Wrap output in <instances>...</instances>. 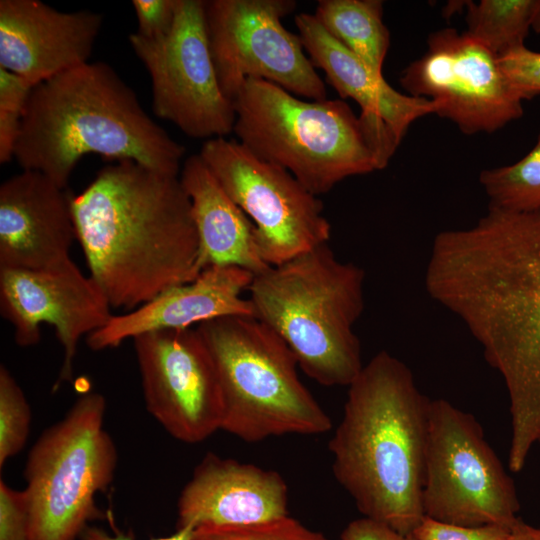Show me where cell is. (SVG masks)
Listing matches in <instances>:
<instances>
[{"label":"cell","instance_id":"obj_1","mask_svg":"<svg viewBox=\"0 0 540 540\" xmlns=\"http://www.w3.org/2000/svg\"><path fill=\"white\" fill-rule=\"evenodd\" d=\"M425 287L462 321L503 378L508 466L520 472L540 434V210L488 208L474 225L437 234Z\"/></svg>","mask_w":540,"mask_h":540},{"label":"cell","instance_id":"obj_2","mask_svg":"<svg viewBox=\"0 0 540 540\" xmlns=\"http://www.w3.org/2000/svg\"><path fill=\"white\" fill-rule=\"evenodd\" d=\"M89 275L126 312L194 280L199 241L179 176L131 160L102 167L72 199Z\"/></svg>","mask_w":540,"mask_h":540},{"label":"cell","instance_id":"obj_3","mask_svg":"<svg viewBox=\"0 0 540 540\" xmlns=\"http://www.w3.org/2000/svg\"><path fill=\"white\" fill-rule=\"evenodd\" d=\"M429 404L408 366L382 350L348 386L328 445L333 474L363 517L403 535L425 517Z\"/></svg>","mask_w":540,"mask_h":540},{"label":"cell","instance_id":"obj_4","mask_svg":"<svg viewBox=\"0 0 540 540\" xmlns=\"http://www.w3.org/2000/svg\"><path fill=\"white\" fill-rule=\"evenodd\" d=\"M91 153L178 176L185 147L144 111L110 65L89 61L32 88L14 158L22 170L68 188L74 168Z\"/></svg>","mask_w":540,"mask_h":540},{"label":"cell","instance_id":"obj_5","mask_svg":"<svg viewBox=\"0 0 540 540\" xmlns=\"http://www.w3.org/2000/svg\"><path fill=\"white\" fill-rule=\"evenodd\" d=\"M232 102L238 141L316 196L384 169L401 142L381 118L357 116L343 99L304 101L263 79H246Z\"/></svg>","mask_w":540,"mask_h":540},{"label":"cell","instance_id":"obj_6","mask_svg":"<svg viewBox=\"0 0 540 540\" xmlns=\"http://www.w3.org/2000/svg\"><path fill=\"white\" fill-rule=\"evenodd\" d=\"M365 272L327 244L255 275L248 299L257 319L323 386H349L363 368L354 325L364 310Z\"/></svg>","mask_w":540,"mask_h":540},{"label":"cell","instance_id":"obj_7","mask_svg":"<svg viewBox=\"0 0 540 540\" xmlns=\"http://www.w3.org/2000/svg\"><path fill=\"white\" fill-rule=\"evenodd\" d=\"M213 360L224 430L258 442L286 434L318 435L332 422L297 373L287 344L253 316H223L196 326Z\"/></svg>","mask_w":540,"mask_h":540},{"label":"cell","instance_id":"obj_8","mask_svg":"<svg viewBox=\"0 0 540 540\" xmlns=\"http://www.w3.org/2000/svg\"><path fill=\"white\" fill-rule=\"evenodd\" d=\"M105 410L102 394L81 396L30 449L24 491L31 540H77L100 517L95 496L111 484L118 463Z\"/></svg>","mask_w":540,"mask_h":540},{"label":"cell","instance_id":"obj_9","mask_svg":"<svg viewBox=\"0 0 540 540\" xmlns=\"http://www.w3.org/2000/svg\"><path fill=\"white\" fill-rule=\"evenodd\" d=\"M424 516L455 525L511 529L520 503L513 480L474 416L444 399L430 400Z\"/></svg>","mask_w":540,"mask_h":540},{"label":"cell","instance_id":"obj_10","mask_svg":"<svg viewBox=\"0 0 540 540\" xmlns=\"http://www.w3.org/2000/svg\"><path fill=\"white\" fill-rule=\"evenodd\" d=\"M199 155L255 225L259 252L268 265L327 244L331 226L322 201L288 170L225 137L206 140Z\"/></svg>","mask_w":540,"mask_h":540},{"label":"cell","instance_id":"obj_11","mask_svg":"<svg viewBox=\"0 0 540 540\" xmlns=\"http://www.w3.org/2000/svg\"><path fill=\"white\" fill-rule=\"evenodd\" d=\"M295 8L293 0L205 1L211 55L229 100L248 78L272 82L312 101L327 99L325 83L299 35L281 22Z\"/></svg>","mask_w":540,"mask_h":540},{"label":"cell","instance_id":"obj_12","mask_svg":"<svg viewBox=\"0 0 540 540\" xmlns=\"http://www.w3.org/2000/svg\"><path fill=\"white\" fill-rule=\"evenodd\" d=\"M152 83L154 114L193 138L233 132L235 109L223 93L211 55L205 1L178 0L171 31L156 39L129 35Z\"/></svg>","mask_w":540,"mask_h":540},{"label":"cell","instance_id":"obj_13","mask_svg":"<svg viewBox=\"0 0 540 540\" xmlns=\"http://www.w3.org/2000/svg\"><path fill=\"white\" fill-rule=\"evenodd\" d=\"M427 44L401 73L409 95L432 100L435 114L469 135L495 132L522 116L523 99L488 48L453 28L432 33Z\"/></svg>","mask_w":540,"mask_h":540},{"label":"cell","instance_id":"obj_14","mask_svg":"<svg viewBox=\"0 0 540 540\" xmlns=\"http://www.w3.org/2000/svg\"><path fill=\"white\" fill-rule=\"evenodd\" d=\"M133 344L146 409L169 435L194 444L221 429L220 383L196 328L145 333Z\"/></svg>","mask_w":540,"mask_h":540},{"label":"cell","instance_id":"obj_15","mask_svg":"<svg viewBox=\"0 0 540 540\" xmlns=\"http://www.w3.org/2000/svg\"><path fill=\"white\" fill-rule=\"evenodd\" d=\"M97 282L70 260L43 270L0 269V312L14 328L17 345L40 341V325L55 328L64 358L55 383L72 380L78 343L103 327L113 316Z\"/></svg>","mask_w":540,"mask_h":540},{"label":"cell","instance_id":"obj_16","mask_svg":"<svg viewBox=\"0 0 540 540\" xmlns=\"http://www.w3.org/2000/svg\"><path fill=\"white\" fill-rule=\"evenodd\" d=\"M73 194L35 170L0 186V269L43 270L70 260Z\"/></svg>","mask_w":540,"mask_h":540},{"label":"cell","instance_id":"obj_17","mask_svg":"<svg viewBox=\"0 0 540 540\" xmlns=\"http://www.w3.org/2000/svg\"><path fill=\"white\" fill-rule=\"evenodd\" d=\"M103 17L39 0L0 1V68L33 86L89 62Z\"/></svg>","mask_w":540,"mask_h":540},{"label":"cell","instance_id":"obj_18","mask_svg":"<svg viewBox=\"0 0 540 540\" xmlns=\"http://www.w3.org/2000/svg\"><path fill=\"white\" fill-rule=\"evenodd\" d=\"M288 488L276 471L208 453L177 502V529L248 525L287 516Z\"/></svg>","mask_w":540,"mask_h":540},{"label":"cell","instance_id":"obj_19","mask_svg":"<svg viewBox=\"0 0 540 540\" xmlns=\"http://www.w3.org/2000/svg\"><path fill=\"white\" fill-rule=\"evenodd\" d=\"M253 277L235 266L207 268L194 280L172 286L134 310L113 315L87 336V345L102 351L149 332L188 329L223 316L256 317L251 301L242 296Z\"/></svg>","mask_w":540,"mask_h":540},{"label":"cell","instance_id":"obj_20","mask_svg":"<svg viewBox=\"0 0 540 540\" xmlns=\"http://www.w3.org/2000/svg\"><path fill=\"white\" fill-rule=\"evenodd\" d=\"M295 24L311 63L325 73L338 94L358 103L361 113L381 118L400 140L415 120L436 113L432 100L395 90L383 74L332 37L314 14H297Z\"/></svg>","mask_w":540,"mask_h":540},{"label":"cell","instance_id":"obj_21","mask_svg":"<svg viewBox=\"0 0 540 540\" xmlns=\"http://www.w3.org/2000/svg\"><path fill=\"white\" fill-rule=\"evenodd\" d=\"M179 178L191 200L197 228V275L210 267L235 266L255 276L271 267L259 252L255 225L199 154L185 160Z\"/></svg>","mask_w":540,"mask_h":540},{"label":"cell","instance_id":"obj_22","mask_svg":"<svg viewBox=\"0 0 540 540\" xmlns=\"http://www.w3.org/2000/svg\"><path fill=\"white\" fill-rule=\"evenodd\" d=\"M314 16L332 37L382 74L390 46V33L383 22V1L319 0Z\"/></svg>","mask_w":540,"mask_h":540},{"label":"cell","instance_id":"obj_23","mask_svg":"<svg viewBox=\"0 0 540 540\" xmlns=\"http://www.w3.org/2000/svg\"><path fill=\"white\" fill-rule=\"evenodd\" d=\"M539 0L468 1L465 32L497 57L524 45Z\"/></svg>","mask_w":540,"mask_h":540},{"label":"cell","instance_id":"obj_24","mask_svg":"<svg viewBox=\"0 0 540 540\" xmlns=\"http://www.w3.org/2000/svg\"><path fill=\"white\" fill-rule=\"evenodd\" d=\"M479 182L489 198L488 208L511 212L540 210V133L523 158L482 171Z\"/></svg>","mask_w":540,"mask_h":540},{"label":"cell","instance_id":"obj_25","mask_svg":"<svg viewBox=\"0 0 540 540\" xmlns=\"http://www.w3.org/2000/svg\"><path fill=\"white\" fill-rule=\"evenodd\" d=\"M31 409L26 396L6 366L0 367V467L25 446Z\"/></svg>","mask_w":540,"mask_h":540},{"label":"cell","instance_id":"obj_26","mask_svg":"<svg viewBox=\"0 0 540 540\" xmlns=\"http://www.w3.org/2000/svg\"><path fill=\"white\" fill-rule=\"evenodd\" d=\"M192 540H329L298 520L287 516L266 522L204 527L194 530Z\"/></svg>","mask_w":540,"mask_h":540},{"label":"cell","instance_id":"obj_27","mask_svg":"<svg viewBox=\"0 0 540 540\" xmlns=\"http://www.w3.org/2000/svg\"><path fill=\"white\" fill-rule=\"evenodd\" d=\"M34 86L24 78L0 68V163L14 158L26 105Z\"/></svg>","mask_w":540,"mask_h":540},{"label":"cell","instance_id":"obj_28","mask_svg":"<svg viewBox=\"0 0 540 540\" xmlns=\"http://www.w3.org/2000/svg\"><path fill=\"white\" fill-rule=\"evenodd\" d=\"M498 63L523 101L540 94V52L518 46L499 56Z\"/></svg>","mask_w":540,"mask_h":540},{"label":"cell","instance_id":"obj_29","mask_svg":"<svg viewBox=\"0 0 540 540\" xmlns=\"http://www.w3.org/2000/svg\"><path fill=\"white\" fill-rule=\"evenodd\" d=\"M509 530L494 525L466 527L424 517L408 535L411 540H506Z\"/></svg>","mask_w":540,"mask_h":540},{"label":"cell","instance_id":"obj_30","mask_svg":"<svg viewBox=\"0 0 540 540\" xmlns=\"http://www.w3.org/2000/svg\"><path fill=\"white\" fill-rule=\"evenodd\" d=\"M0 540H31L29 510L24 490L0 480Z\"/></svg>","mask_w":540,"mask_h":540},{"label":"cell","instance_id":"obj_31","mask_svg":"<svg viewBox=\"0 0 540 540\" xmlns=\"http://www.w3.org/2000/svg\"><path fill=\"white\" fill-rule=\"evenodd\" d=\"M137 22V33L156 39L167 35L174 24L178 0H133Z\"/></svg>","mask_w":540,"mask_h":540},{"label":"cell","instance_id":"obj_32","mask_svg":"<svg viewBox=\"0 0 540 540\" xmlns=\"http://www.w3.org/2000/svg\"><path fill=\"white\" fill-rule=\"evenodd\" d=\"M341 540H411L409 535H403L385 524L360 518L351 521L342 531Z\"/></svg>","mask_w":540,"mask_h":540},{"label":"cell","instance_id":"obj_33","mask_svg":"<svg viewBox=\"0 0 540 540\" xmlns=\"http://www.w3.org/2000/svg\"><path fill=\"white\" fill-rule=\"evenodd\" d=\"M193 532H194L193 530L188 529V528H178L175 533L169 536L154 538L151 540H192ZM79 540H134V539L125 534H110L99 527L89 525L82 532Z\"/></svg>","mask_w":540,"mask_h":540},{"label":"cell","instance_id":"obj_34","mask_svg":"<svg viewBox=\"0 0 540 540\" xmlns=\"http://www.w3.org/2000/svg\"><path fill=\"white\" fill-rule=\"evenodd\" d=\"M506 540H540V528L527 524L519 518L509 530Z\"/></svg>","mask_w":540,"mask_h":540},{"label":"cell","instance_id":"obj_35","mask_svg":"<svg viewBox=\"0 0 540 540\" xmlns=\"http://www.w3.org/2000/svg\"><path fill=\"white\" fill-rule=\"evenodd\" d=\"M532 29L536 32H540V0L532 23Z\"/></svg>","mask_w":540,"mask_h":540},{"label":"cell","instance_id":"obj_36","mask_svg":"<svg viewBox=\"0 0 540 540\" xmlns=\"http://www.w3.org/2000/svg\"><path fill=\"white\" fill-rule=\"evenodd\" d=\"M538 442H539V444H540V434H539Z\"/></svg>","mask_w":540,"mask_h":540}]
</instances>
